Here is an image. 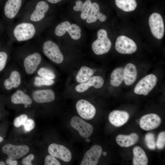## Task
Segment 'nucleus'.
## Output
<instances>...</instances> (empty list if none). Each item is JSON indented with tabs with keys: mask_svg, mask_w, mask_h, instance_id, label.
Instances as JSON below:
<instances>
[{
	"mask_svg": "<svg viewBox=\"0 0 165 165\" xmlns=\"http://www.w3.org/2000/svg\"><path fill=\"white\" fill-rule=\"evenodd\" d=\"M44 20L38 22L18 21L6 31L11 41L22 42L35 38L43 31Z\"/></svg>",
	"mask_w": 165,
	"mask_h": 165,
	"instance_id": "nucleus-1",
	"label": "nucleus"
},
{
	"mask_svg": "<svg viewBox=\"0 0 165 165\" xmlns=\"http://www.w3.org/2000/svg\"><path fill=\"white\" fill-rule=\"evenodd\" d=\"M161 123V119L158 115L151 113L145 115L141 117L140 126L143 130L148 131L157 128Z\"/></svg>",
	"mask_w": 165,
	"mask_h": 165,
	"instance_id": "nucleus-14",
	"label": "nucleus"
},
{
	"mask_svg": "<svg viewBox=\"0 0 165 165\" xmlns=\"http://www.w3.org/2000/svg\"><path fill=\"white\" fill-rule=\"evenodd\" d=\"M22 0H7L3 7L1 20L5 31L14 24V20L20 12Z\"/></svg>",
	"mask_w": 165,
	"mask_h": 165,
	"instance_id": "nucleus-3",
	"label": "nucleus"
},
{
	"mask_svg": "<svg viewBox=\"0 0 165 165\" xmlns=\"http://www.w3.org/2000/svg\"><path fill=\"white\" fill-rule=\"evenodd\" d=\"M2 151L3 153L7 155L8 158L16 160L21 158L28 153L29 148L26 145H16L7 144L2 147Z\"/></svg>",
	"mask_w": 165,
	"mask_h": 165,
	"instance_id": "nucleus-8",
	"label": "nucleus"
},
{
	"mask_svg": "<svg viewBox=\"0 0 165 165\" xmlns=\"http://www.w3.org/2000/svg\"><path fill=\"white\" fill-rule=\"evenodd\" d=\"M32 97L34 100L38 103L51 102L55 99L54 93L50 89L36 90L33 92Z\"/></svg>",
	"mask_w": 165,
	"mask_h": 165,
	"instance_id": "nucleus-17",
	"label": "nucleus"
},
{
	"mask_svg": "<svg viewBox=\"0 0 165 165\" xmlns=\"http://www.w3.org/2000/svg\"><path fill=\"white\" fill-rule=\"evenodd\" d=\"M115 3L119 8L127 12L134 10L137 6L135 0H115Z\"/></svg>",
	"mask_w": 165,
	"mask_h": 165,
	"instance_id": "nucleus-28",
	"label": "nucleus"
},
{
	"mask_svg": "<svg viewBox=\"0 0 165 165\" xmlns=\"http://www.w3.org/2000/svg\"><path fill=\"white\" fill-rule=\"evenodd\" d=\"M70 23L68 21L61 23L57 25L54 30L55 35L57 37H61L64 35L70 25Z\"/></svg>",
	"mask_w": 165,
	"mask_h": 165,
	"instance_id": "nucleus-29",
	"label": "nucleus"
},
{
	"mask_svg": "<svg viewBox=\"0 0 165 165\" xmlns=\"http://www.w3.org/2000/svg\"><path fill=\"white\" fill-rule=\"evenodd\" d=\"M27 116L22 114L16 118L13 122L14 125L16 127H19L23 125L26 120L28 119Z\"/></svg>",
	"mask_w": 165,
	"mask_h": 165,
	"instance_id": "nucleus-35",
	"label": "nucleus"
},
{
	"mask_svg": "<svg viewBox=\"0 0 165 165\" xmlns=\"http://www.w3.org/2000/svg\"><path fill=\"white\" fill-rule=\"evenodd\" d=\"M104 80L101 76H95L90 78L87 82L82 83L75 87L76 91L79 93L83 92L91 86L96 89L101 88L103 85Z\"/></svg>",
	"mask_w": 165,
	"mask_h": 165,
	"instance_id": "nucleus-18",
	"label": "nucleus"
},
{
	"mask_svg": "<svg viewBox=\"0 0 165 165\" xmlns=\"http://www.w3.org/2000/svg\"><path fill=\"white\" fill-rule=\"evenodd\" d=\"M134 157L133 163L134 165H147L148 163V159L146 154L139 146H136L133 150Z\"/></svg>",
	"mask_w": 165,
	"mask_h": 165,
	"instance_id": "nucleus-22",
	"label": "nucleus"
},
{
	"mask_svg": "<svg viewBox=\"0 0 165 165\" xmlns=\"http://www.w3.org/2000/svg\"><path fill=\"white\" fill-rule=\"evenodd\" d=\"M24 107L25 108H27L28 107V105H24Z\"/></svg>",
	"mask_w": 165,
	"mask_h": 165,
	"instance_id": "nucleus-47",
	"label": "nucleus"
},
{
	"mask_svg": "<svg viewBox=\"0 0 165 165\" xmlns=\"http://www.w3.org/2000/svg\"><path fill=\"white\" fill-rule=\"evenodd\" d=\"M11 100L14 104H23L30 105L32 103V100L30 97L20 90L15 92L12 96Z\"/></svg>",
	"mask_w": 165,
	"mask_h": 165,
	"instance_id": "nucleus-24",
	"label": "nucleus"
},
{
	"mask_svg": "<svg viewBox=\"0 0 165 165\" xmlns=\"http://www.w3.org/2000/svg\"><path fill=\"white\" fill-rule=\"evenodd\" d=\"M149 25L153 35L158 39L163 36L164 32L163 19L161 16L157 13H153L149 16Z\"/></svg>",
	"mask_w": 165,
	"mask_h": 165,
	"instance_id": "nucleus-7",
	"label": "nucleus"
},
{
	"mask_svg": "<svg viewBox=\"0 0 165 165\" xmlns=\"http://www.w3.org/2000/svg\"><path fill=\"white\" fill-rule=\"evenodd\" d=\"M5 29L2 24L0 16V38L1 37L5 31Z\"/></svg>",
	"mask_w": 165,
	"mask_h": 165,
	"instance_id": "nucleus-41",
	"label": "nucleus"
},
{
	"mask_svg": "<svg viewBox=\"0 0 165 165\" xmlns=\"http://www.w3.org/2000/svg\"><path fill=\"white\" fill-rule=\"evenodd\" d=\"M54 83V81L52 80L37 76L35 78L34 84L36 86H50L53 84Z\"/></svg>",
	"mask_w": 165,
	"mask_h": 165,
	"instance_id": "nucleus-33",
	"label": "nucleus"
},
{
	"mask_svg": "<svg viewBox=\"0 0 165 165\" xmlns=\"http://www.w3.org/2000/svg\"><path fill=\"white\" fill-rule=\"evenodd\" d=\"M8 57V54L6 52L0 51V72L4 68Z\"/></svg>",
	"mask_w": 165,
	"mask_h": 165,
	"instance_id": "nucleus-37",
	"label": "nucleus"
},
{
	"mask_svg": "<svg viewBox=\"0 0 165 165\" xmlns=\"http://www.w3.org/2000/svg\"><path fill=\"white\" fill-rule=\"evenodd\" d=\"M145 141L147 147L150 149L154 150L156 148V142L154 134L151 132L146 134L145 137Z\"/></svg>",
	"mask_w": 165,
	"mask_h": 165,
	"instance_id": "nucleus-31",
	"label": "nucleus"
},
{
	"mask_svg": "<svg viewBox=\"0 0 165 165\" xmlns=\"http://www.w3.org/2000/svg\"><path fill=\"white\" fill-rule=\"evenodd\" d=\"M0 117H1V115H0Z\"/></svg>",
	"mask_w": 165,
	"mask_h": 165,
	"instance_id": "nucleus-48",
	"label": "nucleus"
},
{
	"mask_svg": "<svg viewBox=\"0 0 165 165\" xmlns=\"http://www.w3.org/2000/svg\"><path fill=\"white\" fill-rule=\"evenodd\" d=\"M106 16L100 12L98 4L96 2L92 3L90 13L86 19V22L89 24L95 22L97 19L103 22L106 20Z\"/></svg>",
	"mask_w": 165,
	"mask_h": 165,
	"instance_id": "nucleus-21",
	"label": "nucleus"
},
{
	"mask_svg": "<svg viewBox=\"0 0 165 165\" xmlns=\"http://www.w3.org/2000/svg\"><path fill=\"white\" fill-rule=\"evenodd\" d=\"M6 163L3 161H0V165H5Z\"/></svg>",
	"mask_w": 165,
	"mask_h": 165,
	"instance_id": "nucleus-43",
	"label": "nucleus"
},
{
	"mask_svg": "<svg viewBox=\"0 0 165 165\" xmlns=\"http://www.w3.org/2000/svg\"><path fill=\"white\" fill-rule=\"evenodd\" d=\"M38 74L41 77L51 80L54 79L56 77L52 71L45 68H40L38 72Z\"/></svg>",
	"mask_w": 165,
	"mask_h": 165,
	"instance_id": "nucleus-32",
	"label": "nucleus"
},
{
	"mask_svg": "<svg viewBox=\"0 0 165 165\" xmlns=\"http://www.w3.org/2000/svg\"><path fill=\"white\" fill-rule=\"evenodd\" d=\"M107 153L106 152H104L103 153V154L104 156H106L107 155Z\"/></svg>",
	"mask_w": 165,
	"mask_h": 165,
	"instance_id": "nucleus-45",
	"label": "nucleus"
},
{
	"mask_svg": "<svg viewBox=\"0 0 165 165\" xmlns=\"http://www.w3.org/2000/svg\"><path fill=\"white\" fill-rule=\"evenodd\" d=\"M49 8L46 2L40 1L34 6L26 8L21 10L16 18L18 21L39 22L44 20Z\"/></svg>",
	"mask_w": 165,
	"mask_h": 165,
	"instance_id": "nucleus-2",
	"label": "nucleus"
},
{
	"mask_svg": "<svg viewBox=\"0 0 165 165\" xmlns=\"http://www.w3.org/2000/svg\"><path fill=\"white\" fill-rule=\"evenodd\" d=\"M34 158V155L30 154L22 160V163L24 165H32L31 161Z\"/></svg>",
	"mask_w": 165,
	"mask_h": 165,
	"instance_id": "nucleus-39",
	"label": "nucleus"
},
{
	"mask_svg": "<svg viewBox=\"0 0 165 165\" xmlns=\"http://www.w3.org/2000/svg\"><path fill=\"white\" fill-rule=\"evenodd\" d=\"M115 48L119 53L123 54H131L135 52L137 46L134 42L124 35L118 36L115 43Z\"/></svg>",
	"mask_w": 165,
	"mask_h": 165,
	"instance_id": "nucleus-9",
	"label": "nucleus"
},
{
	"mask_svg": "<svg viewBox=\"0 0 165 165\" xmlns=\"http://www.w3.org/2000/svg\"><path fill=\"white\" fill-rule=\"evenodd\" d=\"M102 149L101 146L95 145L85 154L80 163L81 165H96L102 154Z\"/></svg>",
	"mask_w": 165,
	"mask_h": 165,
	"instance_id": "nucleus-13",
	"label": "nucleus"
},
{
	"mask_svg": "<svg viewBox=\"0 0 165 165\" xmlns=\"http://www.w3.org/2000/svg\"><path fill=\"white\" fill-rule=\"evenodd\" d=\"M23 126L25 131L29 132L34 129L35 126V123L33 119H28Z\"/></svg>",
	"mask_w": 165,
	"mask_h": 165,
	"instance_id": "nucleus-38",
	"label": "nucleus"
},
{
	"mask_svg": "<svg viewBox=\"0 0 165 165\" xmlns=\"http://www.w3.org/2000/svg\"><path fill=\"white\" fill-rule=\"evenodd\" d=\"M157 81V77L150 74L142 78L137 84L134 92L136 94L147 95L156 85Z\"/></svg>",
	"mask_w": 165,
	"mask_h": 165,
	"instance_id": "nucleus-6",
	"label": "nucleus"
},
{
	"mask_svg": "<svg viewBox=\"0 0 165 165\" xmlns=\"http://www.w3.org/2000/svg\"><path fill=\"white\" fill-rule=\"evenodd\" d=\"M123 68L119 67L115 68L112 72L110 83L113 86L117 87L121 85L123 81Z\"/></svg>",
	"mask_w": 165,
	"mask_h": 165,
	"instance_id": "nucleus-27",
	"label": "nucleus"
},
{
	"mask_svg": "<svg viewBox=\"0 0 165 165\" xmlns=\"http://www.w3.org/2000/svg\"><path fill=\"white\" fill-rule=\"evenodd\" d=\"M67 31L73 39L78 40L81 36V29L76 24H71Z\"/></svg>",
	"mask_w": 165,
	"mask_h": 165,
	"instance_id": "nucleus-30",
	"label": "nucleus"
},
{
	"mask_svg": "<svg viewBox=\"0 0 165 165\" xmlns=\"http://www.w3.org/2000/svg\"><path fill=\"white\" fill-rule=\"evenodd\" d=\"M94 73V70L86 66H82L78 72L76 80L79 83L84 82L89 80Z\"/></svg>",
	"mask_w": 165,
	"mask_h": 165,
	"instance_id": "nucleus-26",
	"label": "nucleus"
},
{
	"mask_svg": "<svg viewBox=\"0 0 165 165\" xmlns=\"http://www.w3.org/2000/svg\"><path fill=\"white\" fill-rule=\"evenodd\" d=\"M42 59L40 54L37 52H33L26 56L24 64L27 73L29 74L33 73L41 63Z\"/></svg>",
	"mask_w": 165,
	"mask_h": 165,
	"instance_id": "nucleus-15",
	"label": "nucleus"
},
{
	"mask_svg": "<svg viewBox=\"0 0 165 165\" xmlns=\"http://www.w3.org/2000/svg\"><path fill=\"white\" fill-rule=\"evenodd\" d=\"M21 78L19 72L16 71H13L9 78L6 79L4 83L5 88L10 90L13 88H16L20 85Z\"/></svg>",
	"mask_w": 165,
	"mask_h": 165,
	"instance_id": "nucleus-25",
	"label": "nucleus"
},
{
	"mask_svg": "<svg viewBox=\"0 0 165 165\" xmlns=\"http://www.w3.org/2000/svg\"><path fill=\"white\" fill-rule=\"evenodd\" d=\"M49 2L53 4H55L58 3L61 1V0H46Z\"/></svg>",
	"mask_w": 165,
	"mask_h": 165,
	"instance_id": "nucleus-42",
	"label": "nucleus"
},
{
	"mask_svg": "<svg viewBox=\"0 0 165 165\" xmlns=\"http://www.w3.org/2000/svg\"><path fill=\"white\" fill-rule=\"evenodd\" d=\"M138 139V135L133 133L129 135L119 134L117 136L116 141L120 146L128 147L135 144Z\"/></svg>",
	"mask_w": 165,
	"mask_h": 165,
	"instance_id": "nucleus-20",
	"label": "nucleus"
},
{
	"mask_svg": "<svg viewBox=\"0 0 165 165\" xmlns=\"http://www.w3.org/2000/svg\"><path fill=\"white\" fill-rule=\"evenodd\" d=\"M1 38H1H0H0Z\"/></svg>",
	"mask_w": 165,
	"mask_h": 165,
	"instance_id": "nucleus-49",
	"label": "nucleus"
},
{
	"mask_svg": "<svg viewBox=\"0 0 165 165\" xmlns=\"http://www.w3.org/2000/svg\"><path fill=\"white\" fill-rule=\"evenodd\" d=\"M45 165H60V162L55 157L51 155H48L46 156L44 160Z\"/></svg>",
	"mask_w": 165,
	"mask_h": 165,
	"instance_id": "nucleus-36",
	"label": "nucleus"
},
{
	"mask_svg": "<svg viewBox=\"0 0 165 165\" xmlns=\"http://www.w3.org/2000/svg\"><path fill=\"white\" fill-rule=\"evenodd\" d=\"M48 150L50 155L64 161L69 162L71 160V152L63 145L52 143L49 146Z\"/></svg>",
	"mask_w": 165,
	"mask_h": 165,
	"instance_id": "nucleus-12",
	"label": "nucleus"
},
{
	"mask_svg": "<svg viewBox=\"0 0 165 165\" xmlns=\"http://www.w3.org/2000/svg\"><path fill=\"white\" fill-rule=\"evenodd\" d=\"M97 39L92 45V49L97 55H101L107 53L110 50L112 43L107 36L106 31L103 29L99 30L97 34Z\"/></svg>",
	"mask_w": 165,
	"mask_h": 165,
	"instance_id": "nucleus-4",
	"label": "nucleus"
},
{
	"mask_svg": "<svg viewBox=\"0 0 165 165\" xmlns=\"http://www.w3.org/2000/svg\"><path fill=\"white\" fill-rule=\"evenodd\" d=\"M76 108L79 115L86 119H93L96 113L94 106L84 100L81 99L78 101L76 105Z\"/></svg>",
	"mask_w": 165,
	"mask_h": 165,
	"instance_id": "nucleus-11",
	"label": "nucleus"
},
{
	"mask_svg": "<svg viewBox=\"0 0 165 165\" xmlns=\"http://www.w3.org/2000/svg\"><path fill=\"white\" fill-rule=\"evenodd\" d=\"M42 50L43 53L52 62L57 64L61 63L64 57L58 46L51 40L43 42Z\"/></svg>",
	"mask_w": 165,
	"mask_h": 165,
	"instance_id": "nucleus-5",
	"label": "nucleus"
},
{
	"mask_svg": "<svg viewBox=\"0 0 165 165\" xmlns=\"http://www.w3.org/2000/svg\"><path fill=\"white\" fill-rule=\"evenodd\" d=\"M129 115L127 112L115 110L112 112L108 116L110 122L116 127H120L128 121Z\"/></svg>",
	"mask_w": 165,
	"mask_h": 165,
	"instance_id": "nucleus-16",
	"label": "nucleus"
},
{
	"mask_svg": "<svg viewBox=\"0 0 165 165\" xmlns=\"http://www.w3.org/2000/svg\"><path fill=\"white\" fill-rule=\"evenodd\" d=\"M123 80L127 86L132 84L135 81L137 75L136 68L133 64H127L123 69Z\"/></svg>",
	"mask_w": 165,
	"mask_h": 165,
	"instance_id": "nucleus-19",
	"label": "nucleus"
},
{
	"mask_svg": "<svg viewBox=\"0 0 165 165\" xmlns=\"http://www.w3.org/2000/svg\"><path fill=\"white\" fill-rule=\"evenodd\" d=\"M85 141L87 142H88L90 141V140L89 139H88V138L86 139Z\"/></svg>",
	"mask_w": 165,
	"mask_h": 165,
	"instance_id": "nucleus-46",
	"label": "nucleus"
},
{
	"mask_svg": "<svg viewBox=\"0 0 165 165\" xmlns=\"http://www.w3.org/2000/svg\"><path fill=\"white\" fill-rule=\"evenodd\" d=\"M70 123L72 127L77 130L81 136L84 138L89 137L93 132V126L79 117H72Z\"/></svg>",
	"mask_w": 165,
	"mask_h": 165,
	"instance_id": "nucleus-10",
	"label": "nucleus"
},
{
	"mask_svg": "<svg viewBox=\"0 0 165 165\" xmlns=\"http://www.w3.org/2000/svg\"><path fill=\"white\" fill-rule=\"evenodd\" d=\"M76 5L73 8V10L76 11H81L80 17L82 19L85 20L88 17L92 5L90 0H86L84 3L80 0L75 2Z\"/></svg>",
	"mask_w": 165,
	"mask_h": 165,
	"instance_id": "nucleus-23",
	"label": "nucleus"
},
{
	"mask_svg": "<svg viewBox=\"0 0 165 165\" xmlns=\"http://www.w3.org/2000/svg\"><path fill=\"white\" fill-rule=\"evenodd\" d=\"M165 145V132L162 131L159 134L156 142V146L157 148L161 149L164 148Z\"/></svg>",
	"mask_w": 165,
	"mask_h": 165,
	"instance_id": "nucleus-34",
	"label": "nucleus"
},
{
	"mask_svg": "<svg viewBox=\"0 0 165 165\" xmlns=\"http://www.w3.org/2000/svg\"><path fill=\"white\" fill-rule=\"evenodd\" d=\"M3 139H3V138L2 137L0 136V144L3 141Z\"/></svg>",
	"mask_w": 165,
	"mask_h": 165,
	"instance_id": "nucleus-44",
	"label": "nucleus"
},
{
	"mask_svg": "<svg viewBox=\"0 0 165 165\" xmlns=\"http://www.w3.org/2000/svg\"><path fill=\"white\" fill-rule=\"evenodd\" d=\"M6 163L9 165H17V162L16 160L8 158L6 160Z\"/></svg>",
	"mask_w": 165,
	"mask_h": 165,
	"instance_id": "nucleus-40",
	"label": "nucleus"
}]
</instances>
